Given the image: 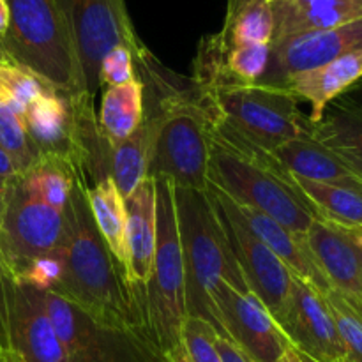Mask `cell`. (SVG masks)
<instances>
[{"instance_id": "7402d4cb", "label": "cell", "mask_w": 362, "mask_h": 362, "mask_svg": "<svg viewBox=\"0 0 362 362\" xmlns=\"http://www.w3.org/2000/svg\"><path fill=\"white\" fill-rule=\"evenodd\" d=\"M235 205L246 225L253 230L255 235L286 265V269L296 278L304 279L317 290H320L322 293H327L331 290L327 279L324 278L320 269L317 267L315 260L311 258L303 235H296L286 226L279 225L278 221L269 218L267 214H262V212L255 211L251 207H244L237 202Z\"/></svg>"}, {"instance_id": "f6af8a7d", "label": "cell", "mask_w": 362, "mask_h": 362, "mask_svg": "<svg viewBox=\"0 0 362 362\" xmlns=\"http://www.w3.org/2000/svg\"><path fill=\"white\" fill-rule=\"evenodd\" d=\"M269 4H274V2H279V0H267Z\"/></svg>"}, {"instance_id": "8d00e7d4", "label": "cell", "mask_w": 362, "mask_h": 362, "mask_svg": "<svg viewBox=\"0 0 362 362\" xmlns=\"http://www.w3.org/2000/svg\"><path fill=\"white\" fill-rule=\"evenodd\" d=\"M214 345L223 362H253L239 349V346L235 345V343H232L228 338H225V336L216 334Z\"/></svg>"}, {"instance_id": "b9f144b4", "label": "cell", "mask_w": 362, "mask_h": 362, "mask_svg": "<svg viewBox=\"0 0 362 362\" xmlns=\"http://www.w3.org/2000/svg\"><path fill=\"white\" fill-rule=\"evenodd\" d=\"M0 64H14L13 59L9 57V53H7L6 46H4L2 39H0Z\"/></svg>"}, {"instance_id": "8fae6325", "label": "cell", "mask_w": 362, "mask_h": 362, "mask_svg": "<svg viewBox=\"0 0 362 362\" xmlns=\"http://www.w3.org/2000/svg\"><path fill=\"white\" fill-rule=\"evenodd\" d=\"M64 243V212L30 197L18 175L9 179L6 212L0 225V250L13 278H20L32 262L60 250Z\"/></svg>"}, {"instance_id": "d590c367", "label": "cell", "mask_w": 362, "mask_h": 362, "mask_svg": "<svg viewBox=\"0 0 362 362\" xmlns=\"http://www.w3.org/2000/svg\"><path fill=\"white\" fill-rule=\"evenodd\" d=\"M13 281L14 278L9 271V265H7L2 250H0V349L4 350H7V341H6L7 292H9V286Z\"/></svg>"}, {"instance_id": "f546056e", "label": "cell", "mask_w": 362, "mask_h": 362, "mask_svg": "<svg viewBox=\"0 0 362 362\" xmlns=\"http://www.w3.org/2000/svg\"><path fill=\"white\" fill-rule=\"evenodd\" d=\"M0 145L13 161L18 175L28 172L41 159V152L28 134L21 113L0 103Z\"/></svg>"}, {"instance_id": "d6a6232c", "label": "cell", "mask_w": 362, "mask_h": 362, "mask_svg": "<svg viewBox=\"0 0 362 362\" xmlns=\"http://www.w3.org/2000/svg\"><path fill=\"white\" fill-rule=\"evenodd\" d=\"M325 299L331 308L345 349L343 362H362V311L334 290H329Z\"/></svg>"}, {"instance_id": "cb8c5ba5", "label": "cell", "mask_w": 362, "mask_h": 362, "mask_svg": "<svg viewBox=\"0 0 362 362\" xmlns=\"http://www.w3.org/2000/svg\"><path fill=\"white\" fill-rule=\"evenodd\" d=\"M156 122V113L152 110L145 112L144 120L134 133L110 147V177L124 198L129 197L148 177Z\"/></svg>"}, {"instance_id": "8992f818", "label": "cell", "mask_w": 362, "mask_h": 362, "mask_svg": "<svg viewBox=\"0 0 362 362\" xmlns=\"http://www.w3.org/2000/svg\"><path fill=\"white\" fill-rule=\"evenodd\" d=\"M197 92L214 122L267 154L308 134V117L299 112V101L285 87L225 85Z\"/></svg>"}, {"instance_id": "f35d334b", "label": "cell", "mask_w": 362, "mask_h": 362, "mask_svg": "<svg viewBox=\"0 0 362 362\" xmlns=\"http://www.w3.org/2000/svg\"><path fill=\"white\" fill-rule=\"evenodd\" d=\"M7 28H9V7L6 0H0V39L7 34Z\"/></svg>"}, {"instance_id": "ba28073f", "label": "cell", "mask_w": 362, "mask_h": 362, "mask_svg": "<svg viewBox=\"0 0 362 362\" xmlns=\"http://www.w3.org/2000/svg\"><path fill=\"white\" fill-rule=\"evenodd\" d=\"M66 9L80 59L85 90L95 98L101 88L99 69L113 48L126 46L133 52L134 62L151 55L133 27L126 0H60Z\"/></svg>"}, {"instance_id": "2e32d148", "label": "cell", "mask_w": 362, "mask_h": 362, "mask_svg": "<svg viewBox=\"0 0 362 362\" xmlns=\"http://www.w3.org/2000/svg\"><path fill=\"white\" fill-rule=\"evenodd\" d=\"M303 239L331 290L362 311V228L317 218Z\"/></svg>"}, {"instance_id": "277c9868", "label": "cell", "mask_w": 362, "mask_h": 362, "mask_svg": "<svg viewBox=\"0 0 362 362\" xmlns=\"http://www.w3.org/2000/svg\"><path fill=\"white\" fill-rule=\"evenodd\" d=\"M156 62L154 74L163 95L156 105V133L152 141L148 177L166 179L182 189H207L212 115L197 88H172L163 80Z\"/></svg>"}, {"instance_id": "30bf717a", "label": "cell", "mask_w": 362, "mask_h": 362, "mask_svg": "<svg viewBox=\"0 0 362 362\" xmlns=\"http://www.w3.org/2000/svg\"><path fill=\"white\" fill-rule=\"evenodd\" d=\"M45 300L67 362H166L144 339L103 324L59 293L45 292Z\"/></svg>"}, {"instance_id": "7a4b0ae2", "label": "cell", "mask_w": 362, "mask_h": 362, "mask_svg": "<svg viewBox=\"0 0 362 362\" xmlns=\"http://www.w3.org/2000/svg\"><path fill=\"white\" fill-rule=\"evenodd\" d=\"M207 180L244 207L304 235L317 214L272 154L240 140L212 119Z\"/></svg>"}, {"instance_id": "7bdbcfd3", "label": "cell", "mask_w": 362, "mask_h": 362, "mask_svg": "<svg viewBox=\"0 0 362 362\" xmlns=\"http://www.w3.org/2000/svg\"><path fill=\"white\" fill-rule=\"evenodd\" d=\"M0 362H18L16 357L9 352V350L0 349Z\"/></svg>"}, {"instance_id": "5b68a950", "label": "cell", "mask_w": 362, "mask_h": 362, "mask_svg": "<svg viewBox=\"0 0 362 362\" xmlns=\"http://www.w3.org/2000/svg\"><path fill=\"white\" fill-rule=\"evenodd\" d=\"M9 28L2 42L14 64L66 95L83 94L85 80L60 0H6Z\"/></svg>"}, {"instance_id": "9c48e42d", "label": "cell", "mask_w": 362, "mask_h": 362, "mask_svg": "<svg viewBox=\"0 0 362 362\" xmlns=\"http://www.w3.org/2000/svg\"><path fill=\"white\" fill-rule=\"evenodd\" d=\"M205 193L218 214L226 243L235 257L237 265H239L247 286L278 322L285 310L290 288H292L293 274L255 235L253 230L246 225L244 218L240 216L235 202L228 194L212 186L211 182H207Z\"/></svg>"}, {"instance_id": "52a82bcc", "label": "cell", "mask_w": 362, "mask_h": 362, "mask_svg": "<svg viewBox=\"0 0 362 362\" xmlns=\"http://www.w3.org/2000/svg\"><path fill=\"white\" fill-rule=\"evenodd\" d=\"M156 180L158 237L152 274L147 286L148 334L159 356L166 357L180 346V332L187 318L186 272L175 209V186L166 179Z\"/></svg>"}, {"instance_id": "9a60e30c", "label": "cell", "mask_w": 362, "mask_h": 362, "mask_svg": "<svg viewBox=\"0 0 362 362\" xmlns=\"http://www.w3.org/2000/svg\"><path fill=\"white\" fill-rule=\"evenodd\" d=\"M357 49H362V20L272 41L271 60L258 83L283 87L293 74L317 69Z\"/></svg>"}, {"instance_id": "60d3db41", "label": "cell", "mask_w": 362, "mask_h": 362, "mask_svg": "<svg viewBox=\"0 0 362 362\" xmlns=\"http://www.w3.org/2000/svg\"><path fill=\"white\" fill-rule=\"evenodd\" d=\"M278 362H304V361H303V357H300V354L292 346V349H290L288 352H286Z\"/></svg>"}, {"instance_id": "1f68e13d", "label": "cell", "mask_w": 362, "mask_h": 362, "mask_svg": "<svg viewBox=\"0 0 362 362\" xmlns=\"http://www.w3.org/2000/svg\"><path fill=\"white\" fill-rule=\"evenodd\" d=\"M216 334L218 331L209 322L187 317L180 332V346L166 357V362H223L214 345Z\"/></svg>"}, {"instance_id": "ab89813d", "label": "cell", "mask_w": 362, "mask_h": 362, "mask_svg": "<svg viewBox=\"0 0 362 362\" xmlns=\"http://www.w3.org/2000/svg\"><path fill=\"white\" fill-rule=\"evenodd\" d=\"M7 186H9V179H0V225H2L4 212H6V202H7Z\"/></svg>"}, {"instance_id": "e575fe53", "label": "cell", "mask_w": 362, "mask_h": 362, "mask_svg": "<svg viewBox=\"0 0 362 362\" xmlns=\"http://www.w3.org/2000/svg\"><path fill=\"white\" fill-rule=\"evenodd\" d=\"M134 71L133 52L126 46H117L103 59L99 69V83L101 87H117V85L129 83L136 78Z\"/></svg>"}, {"instance_id": "44dd1931", "label": "cell", "mask_w": 362, "mask_h": 362, "mask_svg": "<svg viewBox=\"0 0 362 362\" xmlns=\"http://www.w3.org/2000/svg\"><path fill=\"white\" fill-rule=\"evenodd\" d=\"M272 156L292 175L313 182L362 187V177L357 175L336 152L310 134L286 141L276 148Z\"/></svg>"}, {"instance_id": "7c38bea8", "label": "cell", "mask_w": 362, "mask_h": 362, "mask_svg": "<svg viewBox=\"0 0 362 362\" xmlns=\"http://www.w3.org/2000/svg\"><path fill=\"white\" fill-rule=\"evenodd\" d=\"M214 300L221 336L235 343L253 362H278L292 349L278 322L250 288L223 279Z\"/></svg>"}, {"instance_id": "4316f807", "label": "cell", "mask_w": 362, "mask_h": 362, "mask_svg": "<svg viewBox=\"0 0 362 362\" xmlns=\"http://www.w3.org/2000/svg\"><path fill=\"white\" fill-rule=\"evenodd\" d=\"M87 204L92 219L95 223L99 235L105 240L106 247L120 265H126V228L127 212L124 197L117 189L112 177H106L94 187L85 189Z\"/></svg>"}, {"instance_id": "603a6c76", "label": "cell", "mask_w": 362, "mask_h": 362, "mask_svg": "<svg viewBox=\"0 0 362 362\" xmlns=\"http://www.w3.org/2000/svg\"><path fill=\"white\" fill-rule=\"evenodd\" d=\"M308 134L339 156L362 177V105L356 101H334L318 122L308 119Z\"/></svg>"}, {"instance_id": "ffe728a7", "label": "cell", "mask_w": 362, "mask_h": 362, "mask_svg": "<svg viewBox=\"0 0 362 362\" xmlns=\"http://www.w3.org/2000/svg\"><path fill=\"white\" fill-rule=\"evenodd\" d=\"M271 9L272 41L362 20V0H279L271 4Z\"/></svg>"}, {"instance_id": "3957f363", "label": "cell", "mask_w": 362, "mask_h": 362, "mask_svg": "<svg viewBox=\"0 0 362 362\" xmlns=\"http://www.w3.org/2000/svg\"><path fill=\"white\" fill-rule=\"evenodd\" d=\"M177 223L186 272L187 317L209 322L221 334L216 308V290L226 279L250 288L230 251L221 223L205 191L175 187Z\"/></svg>"}, {"instance_id": "484cf974", "label": "cell", "mask_w": 362, "mask_h": 362, "mask_svg": "<svg viewBox=\"0 0 362 362\" xmlns=\"http://www.w3.org/2000/svg\"><path fill=\"white\" fill-rule=\"evenodd\" d=\"M274 34L271 4L267 0H228L223 28L211 34L221 49L260 42L271 45Z\"/></svg>"}, {"instance_id": "ee69618b", "label": "cell", "mask_w": 362, "mask_h": 362, "mask_svg": "<svg viewBox=\"0 0 362 362\" xmlns=\"http://www.w3.org/2000/svg\"><path fill=\"white\" fill-rule=\"evenodd\" d=\"M300 357H303V361L304 362H315L313 359H310V357H306V356H303V354H300Z\"/></svg>"}, {"instance_id": "6da1fadb", "label": "cell", "mask_w": 362, "mask_h": 362, "mask_svg": "<svg viewBox=\"0 0 362 362\" xmlns=\"http://www.w3.org/2000/svg\"><path fill=\"white\" fill-rule=\"evenodd\" d=\"M64 218L66 267L62 281L53 292L76 304L103 324L134 334L154 349L147 320L127 286L122 265L113 258L95 228L87 194L80 182L71 193L64 209Z\"/></svg>"}, {"instance_id": "d6986e66", "label": "cell", "mask_w": 362, "mask_h": 362, "mask_svg": "<svg viewBox=\"0 0 362 362\" xmlns=\"http://www.w3.org/2000/svg\"><path fill=\"white\" fill-rule=\"evenodd\" d=\"M23 119L41 158L53 156L73 166L74 110L71 95L52 88L27 106Z\"/></svg>"}, {"instance_id": "836d02e7", "label": "cell", "mask_w": 362, "mask_h": 362, "mask_svg": "<svg viewBox=\"0 0 362 362\" xmlns=\"http://www.w3.org/2000/svg\"><path fill=\"white\" fill-rule=\"evenodd\" d=\"M64 246L53 253L45 255L32 262L23 274L16 281L25 283V285L35 286L42 292H53L60 285L64 276Z\"/></svg>"}, {"instance_id": "d4e9b609", "label": "cell", "mask_w": 362, "mask_h": 362, "mask_svg": "<svg viewBox=\"0 0 362 362\" xmlns=\"http://www.w3.org/2000/svg\"><path fill=\"white\" fill-rule=\"evenodd\" d=\"M145 115V83L140 78L117 87H106L99 110V127L110 147L134 133Z\"/></svg>"}, {"instance_id": "ac0fdd59", "label": "cell", "mask_w": 362, "mask_h": 362, "mask_svg": "<svg viewBox=\"0 0 362 362\" xmlns=\"http://www.w3.org/2000/svg\"><path fill=\"white\" fill-rule=\"evenodd\" d=\"M362 80V49L346 53L317 69L293 74L283 87L293 94L297 101L310 105V122H318L331 103Z\"/></svg>"}, {"instance_id": "e0dca14e", "label": "cell", "mask_w": 362, "mask_h": 362, "mask_svg": "<svg viewBox=\"0 0 362 362\" xmlns=\"http://www.w3.org/2000/svg\"><path fill=\"white\" fill-rule=\"evenodd\" d=\"M126 202V265L124 274L129 290L133 292L138 306L145 317L147 286L152 274L158 237V202H156V180L147 177ZM147 320V317H145ZM148 327V325H147Z\"/></svg>"}, {"instance_id": "4dcf8cb0", "label": "cell", "mask_w": 362, "mask_h": 362, "mask_svg": "<svg viewBox=\"0 0 362 362\" xmlns=\"http://www.w3.org/2000/svg\"><path fill=\"white\" fill-rule=\"evenodd\" d=\"M52 88L45 80L18 64H0V103L21 115L32 101Z\"/></svg>"}, {"instance_id": "74e56055", "label": "cell", "mask_w": 362, "mask_h": 362, "mask_svg": "<svg viewBox=\"0 0 362 362\" xmlns=\"http://www.w3.org/2000/svg\"><path fill=\"white\" fill-rule=\"evenodd\" d=\"M14 175H18L16 168H14L13 161L7 156V152L0 145V179H13Z\"/></svg>"}, {"instance_id": "f1b7e54d", "label": "cell", "mask_w": 362, "mask_h": 362, "mask_svg": "<svg viewBox=\"0 0 362 362\" xmlns=\"http://www.w3.org/2000/svg\"><path fill=\"white\" fill-rule=\"evenodd\" d=\"M18 177L30 197L59 212H64L71 193L78 184V177L71 163L53 156H42L28 172Z\"/></svg>"}, {"instance_id": "4fadbf2b", "label": "cell", "mask_w": 362, "mask_h": 362, "mask_svg": "<svg viewBox=\"0 0 362 362\" xmlns=\"http://www.w3.org/2000/svg\"><path fill=\"white\" fill-rule=\"evenodd\" d=\"M278 325L290 345L315 362H343L345 349L325 293L293 276Z\"/></svg>"}, {"instance_id": "83f0119b", "label": "cell", "mask_w": 362, "mask_h": 362, "mask_svg": "<svg viewBox=\"0 0 362 362\" xmlns=\"http://www.w3.org/2000/svg\"><path fill=\"white\" fill-rule=\"evenodd\" d=\"M290 177L317 218L350 228H362V187L313 182L292 173Z\"/></svg>"}, {"instance_id": "5bb4252c", "label": "cell", "mask_w": 362, "mask_h": 362, "mask_svg": "<svg viewBox=\"0 0 362 362\" xmlns=\"http://www.w3.org/2000/svg\"><path fill=\"white\" fill-rule=\"evenodd\" d=\"M6 341L18 362H67L45 292L16 279L7 292Z\"/></svg>"}]
</instances>
